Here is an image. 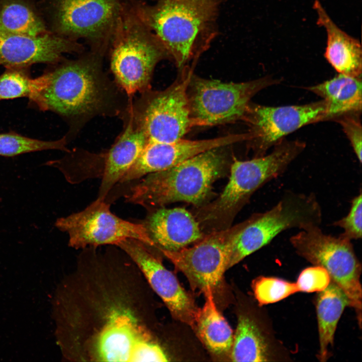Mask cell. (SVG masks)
<instances>
[{
	"mask_svg": "<svg viewBox=\"0 0 362 362\" xmlns=\"http://www.w3.org/2000/svg\"><path fill=\"white\" fill-rule=\"evenodd\" d=\"M97 261L76 273L68 315L71 356L80 361H168L146 323L141 275Z\"/></svg>",
	"mask_w": 362,
	"mask_h": 362,
	"instance_id": "obj_1",
	"label": "cell"
},
{
	"mask_svg": "<svg viewBox=\"0 0 362 362\" xmlns=\"http://www.w3.org/2000/svg\"><path fill=\"white\" fill-rule=\"evenodd\" d=\"M105 53L92 49L75 59L56 63L37 77V91L30 101L65 119L71 134L95 117H121L129 99H124L127 96L105 73Z\"/></svg>",
	"mask_w": 362,
	"mask_h": 362,
	"instance_id": "obj_2",
	"label": "cell"
},
{
	"mask_svg": "<svg viewBox=\"0 0 362 362\" xmlns=\"http://www.w3.org/2000/svg\"><path fill=\"white\" fill-rule=\"evenodd\" d=\"M228 146L203 152L168 169L148 174L132 186L125 201L150 211L175 202L199 207L208 202L214 183L232 162Z\"/></svg>",
	"mask_w": 362,
	"mask_h": 362,
	"instance_id": "obj_3",
	"label": "cell"
},
{
	"mask_svg": "<svg viewBox=\"0 0 362 362\" xmlns=\"http://www.w3.org/2000/svg\"><path fill=\"white\" fill-rule=\"evenodd\" d=\"M305 146L301 141L284 139L268 154L247 160L233 157L229 180L222 193L213 201L196 208L194 215L203 233L230 227L253 193L282 174Z\"/></svg>",
	"mask_w": 362,
	"mask_h": 362,
	"instance_id": "obj_4",
	"label": "cell"
},
{
	"mask_svg": "<svg viewBox=\"0 0 362 362\" xmlns=\"http://www.w3.org/2000/svg\"><path fill=\"white\" fill-rule=\"evenodd\" d=\"M131 2L179 70L196 61L214 36L216 12L185 0H159L153 6Z\"/></svg>",
	"mask_w": 362,
	"mask_h": 362,
	"instance_id": "obj_5",
	"label": "cell"
},
{
	"mask_svg": "<svg viewBox=\"0 0 362 362\" xmlns=\"http://www.w3.org/2000/svg\"><path fill=\"white\" fill-rule=\"evenodd\" d=\"M109 45L114 81L128 98L151 89L154 68L167 55L130 1H123Z\"/></svg>",
	"mask_w": 362,
	"mask_h": 362,
	"instance_id": "obj_6",
	"label": "cell"
},
{
	"mask_svg": "<svg viewBox=\"0 0 362 362\" xmlns=\"http://www.w3.org/2000/svg\"><path fill=\"white\" fill-rule=\"evenodd\" d=\"M322 214L314 194H285L270 210L254 214L240 222L229 243L228 269L267 245L285 230L320 225Z\"/></svg>",
	"mask_w": 362,
	"mask_h": 362,
	"instance_id": "obj_7",
	"label": "cell"
},
{
	"mask_svg": "<svg viewBox=\"0 0 362 362\" xmlns=\"http://www.w3.org/2000/svg\"><path fill=\"white\" fill-rule=\"evenodd\" d=\"M194 65L180 70L168 87L151 89L129 99L127 111L143 132L145 144L172 142L183 138L195 126L191 116L187 89Z\"/></svg>",
	"mask_w": 362,
	"mask_h": 362,
	"instance_id": "obj_8",
	"label": "cell"
},
{
	"mask_svg": "<svg viewBox=\"0 0 362 362\" xmlns=\"http://www.w3.org/2000/svg\"><path fill=\"white\" fill-rule=\"evenodd\" d=\"M320 225L310 226L291 236L297 253L314 265L324 267L331 280L344 292L349 306L355 310L359 326L361 321V263L351 240L341 234L324 233Z\"/></svg>",
	"mask_w": 362,
	"mask_h": 362,
	"instance_id": "obj_9",
	"label": "cell"
},
{
	"mask_svg": "<svg viewBox=\"0 0 362 362\" xmlns=\"http://www.w3.org/2000/svg\"><path fill=\"white\" fill-rule=\"evenodd\" d=\"M279 81L265 76L242 82H224L193 73L187 93L195 126H213L243 120L251 99Z\"/></svg>",
	"mask_w": 362,
	"mask_h": 362,
	"instance_id": "obj_10",
	"label": "cell"
},
{
	"mask_svg": "<svg viewBox=\"0 0 362 362\" xmlns=\"http://www.w3.org/2000/svg\"><path fill=\"white\" fill-rule=\"evenodd\" d=\"M122 0H46L51 32L71 40L84 39L105 52Z\"/></svg>",
	"mask_w": 362,
	"mask_h": 362,
	"instance_id": "obj_11",
	"label": "cell"
},
{
	"mask_svg": "<svg viewBox=\"0 0 362 362\" xmlns=\"http://www.w3.org/2000/svg\"><path fill=\"white\" fill-rule=\"evenodd\" d=\"M105 200L97 198L84 209L57 219L55 226L67 233L69 246L117 245L127 239L139 240L154 247L143 224L123 220L114 214Z\"/></svg>",
	"mask_w": 362,
	"mask_h": 362,
	"instance_id": "obj_12",
	"label": "cell"
},
{
	"mask_svg": "<svg viewBox=\"0 0 362 362\" xmlns=\"http://www.w3.org/2000/svg\"><path fill=\"white\" fill-rule=\"evenodd\" d=\"M322 100L302 105L270 107L250 103L243 121L249 127L248 141L254 157L265 155L284 137L305 125L324 121Z\"/></svg>",
	"mask_w": 362,
	"mask_h": 362,
	"instance_id": "obj_13",
	"label": "cell"
},
{
	"mask_svg": "<svg viewBox=\"0 0 362 362\" xmlns=\"http://www.w3.org/2000/svg\"><path fill=\"white\" fill-rule=\"evenodd\" d=\"M239 227L240 223L206 234L191 247L160 251L186 277L193 290L203 293L209 288L213 290L228 269L229 243Z\"/></svg>",
	"mask_w": 362,
	"mask_h": 362,
	"instance_id": "obj_14",
	"label": "cell"
},
{
	"mask_svg": "<svg viewBox=\"0 0 362 362\" xmlns=\"http://www.w3.org/2000/svg\"><path fill=\"white\" fill-rule=\"evenodd\" d=\"M141 271L150 287L164 303L172 316L193 329L197 308L174 274L149 249L150 246L127 239L118 245Z\"/></svg>",
	"mask_w": 362,
	"mask_h": 362,
	"instance_id": "obj_15",
	"label": "cell"
},
{
	"mask_svg": "<svg viewBox=\"0 0 362 362\" xmlns=\"http://www.w3.org/2000/svg\"><path fill=\"white\" fill-rule=\"evenodd\" d=\"M249 138V134L247 132L204 140L182 138L167 143L145 144L135 162L119 183L140 179L148 174L174 166L203 152L248 141Z\"/></svg>",
	"mask_w": 362,
	"mask_h": 362,
	"instance_id": "obj_16",
	"label": "cell"
},
{
	"mask_svg": "<svg viewBox=\"0 0 362 362\" xmlns=\"http://www.w3.org/2000/svg\"><path fill=\"white\" fill-rule=\"evenodd\" d=\"M76 41L51 32L37 36L0 31V65L6 67H29L36 63L54 64L64 54L81 52Z\"/></svg>",
	"mask_w": 362,
	"mask_h": 362,
	"instance_id": "obj_17",
	"label": "cell"
},
{
	"mask_svg": "<svg viewBox=\"0 0 362 362\" xmlns=\"http://www.w3.org/2000/svg\"><path fill=\"white\" fill-rule=\"evenodd\" d=\"M142 224L154 247L160 251L180 249L205 235L194 214L184 208L152 210Z\"/></svg>",
	"mask_w": 362,
	"mask_h": 362,
	"instance_id": "obj_18",
	"label": "cell"
},
{
	"mask_svg": "<svg viewBox=\"0 0 362 362\" xmlns=\"http://www.w3.org/2000/svg\"><path fill=\"white\" fill-rule=\"evenodd\" d=\"M124 128L112 146L101 153L103 163V177L98 199L105 200L116 184L119 182L135 162L145 145V137L130 114L122 115Z\"/></svg>",
	"mask_w": 362,
	"mask_h": 362,
	"instance_id": "obj_19",
	"label": "cell"
},
{
	"mask_svg": "<svg viewBox=\"0 0 362 362\" xmlns=\"http://www.w3.org/2000/svg\"><path fill=\"white\" fill-rule=\"evenodd\" d=\"M313 6L317 14V25L324 28L327 33L326 59L339 73L360 77L362 51L359 41L337 27L318 0L315 1Z\"/></svg>",
	"mask_w": 362,
	"mask_h": 362,
	"instance_id": "obj_20",
	"label": "cell"
},
{
	"mask_svg": "<svg viewBox=\"0 0 362 362\" xmlns=\"http://www.w3.org/2000/svg\"><path fill=\"white\" fill-rule=\"evenodd\" d=\"M270 334L252 317L240 314L231 348L234 361H270L281 358Z\"/></svg>",
	"mask_w": 362,
	"mask_h": 362,
	"instance_id": "obj_21",
	"label": "cell"
},
{
	"mask_svg": "<svg viewBox=\"0 0 362 362\" xmlns=\"http://www.w3.org/2000/svg\"><path fill=\"white\" fill-rule=\"evenodd\" d=\"M325 103L324 121L333 120L344 114L361 113V78L339 73L333 78L309 86Z\"/></svg>",
	"mask_w": 362,
	"mask_h": 362,
	"instance_id": "obj_22",
	"label": "cell"
},
{
	"mask_svg": "<svg viewBox=\"0 0 362 362\" xmlns=\"http://www.w3.org/2000/svg\"><path fill=\"white\" fill-rule=\"evenodd\" d=\"M213 292L212 289L209 288L203 292L205 302L201 308L197 310L194 329L211 352L222 354L230 350L233 333L216 307Z\"/></svg>",
	"mask_w": 362,
	"mask_h": 362,
	"instance_id": "obj_23",
	"label": "cell"
},
{
	"mask_svg": "<svg viewBox=\"0 0 362 362\" xmlns=\"http://www.w3.org/2000/svg\"><path fill=\"white\" fill-rule=\"evenodd\" d=\"M316 302L319 340L317 357L325 361L330 356L329 349L333 346L339 320L349 303L344 292L331 280L326 289L318 292Z\"/></svg>",
	"mask_w": 362,
	"mask_h": 362,
	"instance_id": "obj_24",
	"label": "cell"
},
{
	"mask_svg": "<svg viewBox=\"0 0 362 362\" xmlns=\"http://www.w3.org/2000/svg\"><path fill=\"white\" fill-rule=\"evenodd\" d=\"M0 31L30 36L50 32L28 0H0Z\"/></svg>",
	"mask_w": 362,
	"mask_h": 362,
	"instance_id": "obj_25",
	"label": "cell"
},
{
	"mask_svg": "<svg viewBox=\"0 0 362 362\" xmlns=\"http://www.w3.org/2000/svg\"><path fill=\"white\" fill-rule=\"evenodd\" d=\"M67 138L55 141H44L11 132L0 133V156L12 157L21 154L45 150H59L69 152Z\"/></svg>",
	"mask_w": 362,
	"mask_h": 362,
	"instance_id": "obj_26",
	"label": "cell"
},
{
	"mask_svg": "<svg viewBox=\"0 0 362 362\" xmlns=\"http://www.w3.org/2000/svg\"><path fill=\"white\" fill-rule=\"evenodd\" d=\"M0 75V100L27 97L31 100L36 88V78L31 77L29 67H6Z\"/></svg>",
	"mask_w": 362,
	"mask_h": 362,
	"instance_id": "obj_27",
	"label": "cell"
},
{
	"mask_svg": "<svg viewBox=\"0 0 362 362\" xmlns=\"http://www.w3.org/2000/svg\"><path fill=\"white\" fill-rule=\"evenodd\" d=\"M254 296L260 305L279 302L299 292L296 283L274 277H260L252 283Z\"/></svg>",
	"mask_w": 362,
	"mask_h": 362,
	"instance_id": "obj_28",
	"label": "cell"
},
{
	"mask_svg": "<svg viewBox=\"0 0 362 362\" xmlns=\"http://www.w3.org/2000/svg\"><path fill=\"white\" fill-rule=\"evenodd\" d=\"M361 199L360 192L352 199L347 215L333 223L334 226L342 228L343 232L341 235L350 240L361 237Z\"/></svg>",
	"mask_w": 362,
	"mask_h": 362,
	"instance_id": "obj_29",
	"label": "cell"
},
{
	"mask_svg": "<svg viewBox=\"0 0 362 362\" xmlns=\"http://www.w3.org/2000/svg\"><path fill=\"white\" fill-rule=\"evenodd\" d=\"M330 282L328 272L322 266L314 265L303 270L296 284L299 292L311 293L324 290Z\"/></svg>",
	"mask_w": 362,
	"mask_h": 362,
	"instance_id": "obj_30",
	"label": "cell"
},
{
	"mask_svg": "<svg viewBox=\"0 0 362 362\" xmlns=\"http://www.w3.org/2000/svg\"><path fill=\"white\" fill-rule=\"evenodd\" d=\"M360 113H351L334 119L342 127L348 138L358 161L361 162L362 128L359 118Z\"/></svg>",
	"mask_w": 362,
	"mask_h": 362,
	"instance_id": "obj_31",
	"label": "cell"
},
{
	"mask_svg": "<svg viewBox=\"0 0 362 362\" xmlns=\"http://www.w3.org/2000/svg\"><path fill=\"white\" fill-rule=\"evenodd\" d=\"M201 8L216 12L220 0H185Z\"/></svg>",
	"mask_w": 362,
	"mask_h": 362,
	"instance_id": "obj_32",
	"label": "cell"
}]
</instances>
